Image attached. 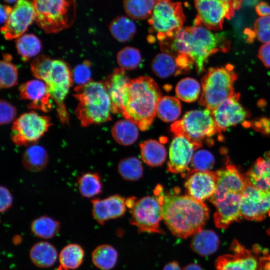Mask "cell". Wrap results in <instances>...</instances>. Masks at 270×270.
Returning a JSON list of instances; mask_svg holds the SVG:
<instances>
[{
  "instance_id": "6da1fadb",
  "label": "cell",
  "mask_w": 270,
  "mask_h": 270,
  "mask_svg": "<svg viewBox=\"0 0 270 270\" xmlns=\"http://www.w3.org/2000/svg\"><path fill=\"white\" fill-rule=\"evenodd\" d=\"M154 193L160 204L162 220L174 235L186 238L202 230L209 216L204 203L180 194L176 188L170 192L158 184Z\"/></svg>"
},
{
  "instance_id": "7a4b0ae2",
  "label": "cell",
  "mask_w": 270,
  "mask_h": 270,
  "mask_svg": "<svg viewBox=\"0 0 270 270\" xmlns=\"http://www.w3.org/2000/svg\"><path fill=\"white\" fill-rule=\"evenodd\" d=\"M159 42L162 52L190 57L198 74L204 71L210 56L218 52H226L230 48L224 34H214L198 26L184 27L173 36Z\"/></svg>"
},
{
  "instance_id": "3957f363",
  "label": "cell",
  "mask_w": 270,
  "mask_h": 270,
  "mask_svg": "<svg viewBox=\"0 0 270 270\" xmlns=\"http://www.w3.org/2000/svg\"><path fill=\"white\" fill-rule=\"evenodd\" d=\"M160 90L151 78L140 76L130 80L121 96L120 114L142 130L152 125L156 114Z\"/></svg>"
},
{
  "instance_id": "277c9868",
  "label": "cell",
  "mask_w": 270,
  "mask_h": 270,
  "mask_svg": "<svg viewBox=\"0 0 270 270\" xmlns=\"http://www.w3.org/2000/svg\"><path fill=\"white\" fill-rule=\"evenodd\" d=\"M32 74L47 85L56 104L58 116L63 126L69 125L70 116L64 102L74 80L68 64L46 55L36 57L30 64Z\"/></svg>"
},
{
  "instance_id": "5b68a950",
  "label": "cell",
  "mask_w": 270,
  "mask_h": 270,
  "mask_svg": "<svg viewBox=\"0 0 270 270\" xmlns=\"http://www.w3.org/2000/svg\"><path fill=\"white\" fill-rule=\"evenodd\" d=\"M74 92L78 102L75 114L81 126L100 124L112 119L111 100L104 82L92 81L76 86Z\"/></svg>"
},
{
  "instance_id": "8992f818",
  "label": "cell",
  "mask_w": 270,
  "mask_h": 270,
  "mask_svg": "<svg viewBox=\"0 0 270 270\" xmlns=\"http://www.w3.org/2000/svg\"><path fill=\"white\" fill-rule=\"evenodd\" d=\"M35 8V22L47 34L70 28L76 16L75 0H31Z\"/></svg>"
},
{
  "instance_id": "52a82bcc",
  "label": "cell",
  "mask_w": 270,
  "mask_h": 270,
  "mask_svg": "<svg viewBox=\"0 0 270 270\" xmlns=\"http://www.w3.org/2000/svg\"><path fill=\"white\" fill-rule=\"evenodd\" d=\"M237 78L232 64L210 68L202 79L200 104L212 112L214 110L236 93L234 84Z\"/></svg>"
},
{
  "instance_id": "ba28073f",
  "label": "cell",
  "mask_w": 270,
  "mask_h": 270,
  "mask_svg": "<svg viewBox=\"0 0 270 270\" xmlns=\"http://www.w3.org/2000/svg\"><path fill=\"white\" fill-rule=\"evenodd\" d=\"M170 130L174 136L186 138L198 148L204 141L213 142L211 138L216 134L222 138L212 112L208 108L187 112L172 124Z\"/></svg>"
},
{
  "instance_id": "9c48e42d",
  "label": "cell",
  "mask_w": 270,
  "mask_h": 270,
  "mask_svg": "<svg viewBox=\"0 0 270 270\" xmlns=\"http://www.w3.org/2000/svg\"><path fill=\"white\" fill-rule=\"evenodd\" d=\"M186 16L180 2L158 0L148 19L150 32L160 42L173 36L183 27Z\"/></svg>"
},
{
  "instance_id": "30bf717a",
  "label": "cell",
  "mask_w": 270,
  "mask_h": 270,
  "mask_svg": "<svg viewBox=\"0 0 270 270\" xmlns=\"http://www.w3.org/2000/svg\"><path fill=\"white\" fill-rule=\"evenodd\" d=\"M52 124L48 116L34 110L25 112L13 122L11 139L18 146H30L36 143L48 131Z\"/></svg>"
},
{
  "instance_id": "8fae6325",
  "label": "cell",
  "mask_w": 270,
  "mask_h": 270,
  "mask_svg": "<svg viewBox=\"0 0 270 270\" xmlns=\"http://www.w3.org/2000/svg\"><path fill=\"white\" fill-rule=\"evenodd\" d=\"M130 210V222L136 226L140 232L164 233L160 226L162 219V208L154 196L136 200Z\"/></svg>"
},
{
  "instance_id": "7c38bea8",
  "label": "cell",
  "mask_w": 270,
  "mask_h": 270,
  "mask_svg": "<svg viewBox=\"0 0 270 270\" xmlns=\"http://www.w3.org/2000/svg\"><path fill=\"white\" fill-rule=\"evenodd\" d=\"M194 2L197 12L194 26L221 30L224 20H230L234 14L235 10L230 4L219 0H194Z\"/></svg>"
},
{
  "instance_id": "4fadbf2b",
  "label": "cell",
  "mask_w": 270,
  "mask_h": 270,
  "mask_svg": "<svg viewBox=\"0 0 270 270\" xmlns=\"http://www.w3.org/2000/svg\"><path fill=\"white\" fill-rule=\"evenodd\" d=\"M242 194L232 192L216 193L209 199L216 211L214 222L218 228H226L234 222H240L242 216L240 211Z\"/></svg>"
},
{
  "instance_id": "5bb4252c",
  "label": "cell",
  "mask_w": 270,
  "mask_h": 270,
  "mask_svg": "<svg viewBox=\"0 0 270 270\" xmlns=\"http://www.w3.org/2000/svg\"><path fill=\"white\" fill-rule=\"evenodd\" d=\"M240 211L242 217L250 220L260 221L270 216V192L248 182L242 196Z\"/></svg>"
},
{
  "instance_id": "9a60e30c",
  "label": "cell",
  "mask_w": 270,
  "mask_h": 270,
  "mask_svg": "<svg viewBox=\"0 0 270 270\" xmlns=\"http://www.w3.org/2000/svg\"><path fill=\"white\" fill-rule=\"evenodd\" d=\"M34 4L30 0H18L6 22L0 30L8 40L18 38L26 31L36 20Z\"/></svg>"
},
{
  "instance_id": "2e32d148",
  "label": "cell",
  "mask_w": 270,
  "mask_h": 270,
  "mask_svg": "<svg viewBox=\"0 0 270 270\" xmlns=\"http://www.w3.org/2000/svg\"><path fill=\"white\" fill-rule=\"evenodd\" d=\"M240 96L236 92L221 102L214 110L212 115L219 132L244 122L250 114L239 102Z\"/></svg>"
},
{
  "instance_id": "e0dca14e",
  "label": "cell",
  "mask_w": 270,
  "mask_h": 270,
  "mask_svg": "<svg viewBox=\"0 0 270 270\" xmlns=\"http://www.w3.org/2000/svg\"><path fill=\"white\" fill-rule=\"evenodd\" d=\"M184 186L188 195L194 199L200 202L210 199L216 190V172L190 169L186 173Z\"/></svg>"
},
{
  "instance_id": "ac0fdd59",
  "label": "cell",
  "mask_w": 270,
  "mask_h": 270,
  "mask_svg": "<svg viewBox=\"0 0 270 270\" xmlns=\"http://www.w3.org/2000/svg\"><path fill=\"white\" fill-rule=\"evenodd\" d=\"M198 148L186 138L175 136L172 140L167 164L168 172L173 174L188 172L192 162L194 151Z\"/></svg>"
},
{
  "instance_id": "d6986e66",
  "label": "cell",
  "mask_w": 270,
  "mask_h": 270,
  "mask_svg": "<svg viewBox=\"0 0 270 270\" xmlns=\"http://www.w3.org/2000/svg\"><path fill=\"white\" fill-rule=\"evenodd\" d=\"M194 65L193 60L186 54L174 56L162 52L154 58L151 66L156 76L164 78L188 72Z\"/></svg>"
},
{
  "instance_id": "ffe728a7",
  "label": "cell",
  "mask_w": 270,
  "mask_h": 270,
  "mask_svg": "<svg viewBox=\"0 0 270 270\" xmlns=\"http://www.w3.org/2000/svg\"><path fill=\"white\" fill-rule=\"evenodd\" d=\"M18 90L20 99L30 102L27 105L28 108L40 110L44 112L52 110L53 100L44 81L38 79L28 80L22 84Z\"/></svg>"
},
{
  "instance_id": "44dd1931",
  "label": "cell",
  "mask_w": 270,
  "mask_h": 270,
  "mask_svg": "<svg viewBox=\"0 0 270 270\" xmlns=\"http://www.w3.org/2000/svg\"><path fill=\"white\" fill-rule=\"evenodd\" d=\"M232 248L234 254H224L216 261V270H257L258 262L256 258L240 245L234 241Z\"/></svg>"
},
{
  "instance_id": "7402d4cb",
  "label": "cell",
  "mask_w": 270,
  "mask_h": 270,
  "mask_svg": "<svg viewBox=\"0 0 270 270\" xmlns=\"http://www.w3.org/2000/svg\"><path fill=\"white\" fill-rule=\"evenodd\" d=\"M126 198L118 194L104 199L92 200V212L94 219L103 225L107 220L122 216L126 210Z\"/></svg>"
},
{
  "instance_id": "603a6c76",
  "label": "cell",
  "mask_w": 270,
  "mask_h": 270,
  "mask_svg": "<svg viewBox=\"0 0 270 270\" xmlns=\"http://www.w3.org/2000/svg\"><path fill=\"white\" fill-rule=\"evenodd\" d=\"M216 188L215 192H232L242 194L248 184L245 174H242L232 164L216 172Z\"/></svg>"
},
{
  "instance_id": "cb8c5ba5",
  "label": "cell",
  "mask_w": 270,
  "mask_h": 270,
  "mask_svg": "<svg viewBox=\"0 0 270 270\" xmlns=\"http://www.w3.org/2000/svg\"><path fill=\"white\" fill-rule=\"evenodd\" d=\"M245 176L248 183L270 192V150L258 158Z\"/></svg>"
},
{
  "instance_id": "d4e9b609",
  "label": "cell",
  "mask_w": 270,
  "mask_h": 270,
  "mask_svg": "<svg viewBox=\"0 0 270 270\" xmlns=\"http://www.w3.org/2000/svg\"><path fill=\"white\" fill-rule=\"evenodd\" d=\"M130 80L125 70L121 68H116L104 81L111 100L112 114H120L122 92L125 85Z\"/></svg>"
},
{
  "instance_id": "484cf974",
  "label": "cell",
  "mask_w": 270,
  "mask_h": 270,
  "mask_svg": "<svg viewBox=\"0 0 270 270\" xmlns=\"http://www.w3.org/2000/svg\"><path fill=\"white\" fill-rule=\"evenodd\" d=\"M48 156L42 146L34 144L28 146L22 156V163L24 168L31 172L42 170L48 162Z\"/></svg>"
},
{
  "instance_id": "4316f807",
  "label": "cell",
  "mask_w": 270,
  "mask_h": 270,
  "mask_svg": "<svg viewBox=\"0 0 270 270\" xmlns=\"http://www.w3.org/2000/svg\"><path fill=\"white\" fill-rule=\"evenodd\" d=\"M218 244V238L214 232L202 230L194 235L190 247L196 254L207 256L214 253Z\"/></svg>"
},
{
  "instance_id": "83f0119b",
  "label": "cell",
  "mask_w": 270,
  "mask_h": 270,
  "mask_svg": "<svg viewBox=\"0 0 270 270\" xmlns=\"http://www.w3.org/2000/svg\"><path fill=\"white\" fill-rule=\"evenodd\" d=\"M143 161L149 166H160L166 160V151L164 146L154 140H148L140 144Z\"/></svg>"
},
{
  "instance_id": "f1b7e54d",
  "label": "cell",
  "mask_w": 270,
  "mask_h": 270,
  "mask_svg": "<svg viewBox=\"0 0 270 270\" xmlns=\"http://www.w3.org/2000/svg\"><path fill=\"white\" fill-rule=\"evenodd\" d=\"M32 262L37 266L48 268L54 264L57 257L54 246L46 242H40L34 244L30 251Z\"/></svg>"
},
{
  "instance_id": "f546056e",
  "label": "cell",
  "mask_w": 270,
  "mask_h": 270,
  "mask_svg": "<svg viewBox=\"0 0 270 270\" xmlns=\"http://www.w3.org/2000/svg\"><path fill=\"white\" fill-rule=\"evenodd\" d=\"M114 139L122 146L133 144L138 139V132L137 126L128 120H122L116 122L112 129Z\"/></svg>"
},
{
  "instance_id": "4dcf8cb0",
  "label": "cell",
  "mask_w": 270,
  "mask_h": 270,
  "mask_svg": "<svg viewBox=\"0 0 270 270\" xmlns=\"http://www.w3.org/2000/svg\"><path fill=\"white\" fill-rule=\"evenodd\" d=\"M80 194L86 198H92L100 194L102 190V184L100 174L96 172H86L77 178Z\"/></svg>"
},
{
  "instance_id": "1f68e13d",
  "label": "cell",
  "mask_w": 270,
  "mask_h": 270,
  "mask_svg": "<svg viewBox=\"0 0 270 270\" xmlns=\"http://www.w3.org/2000/svg\"><path fill=\"white\" fill-rule=\"evenodd\" d=\"M112 36L120 42H126L132 39L136 32L135 23L125 16H119L114 19L109 25Z\"/></svg>"
},
{
  "instance_id": "d6a6232c",
  "label": "cell",
  "mask_w": 270,
  "mask_h": 270,
  "mask_svg": "<svg viewBox=\"0 0 270 270\" xmlns=\"http://www.w3.org/2000/svg\"><path fill=\"white\" fill-rule=\"evenodd\" d=\"M92 260L94 264L98 268L110 270L116 264L118 252L114 247L109 244H101L93 250Z\"/></svg>"
},
{
  "instance_id": "836d02e7",
  "label": "cell",
  "mask_w": 270,
  "mask_h": 270,
  "mask_svg": "<svg viewBox=\"0 0 270 270\" xmlns=\"http://www.w3.org/2000/svg\"><path fill=\"white\" fill-rule=\"evenodd\" d=\"M16 46L22 59L27 62L40 52L42 42L34 34H26L16 38Z\"/></svg>"
},
{
  "instance_id": "e575fe53",
  "label": "cell",
  "mask_w": 270,
  "mask_h": 270,
  "mask_svg": "<svg viewBox=\"0 0 270 270\" xmlns=\"http://www.w3.org/2000/svg\"><path fill=\"white\" fill-rule=\"evenodd\" d=\"M158 0H124V8L131 18L144 20L150 18Z\"/></svg>"
},
{
  "instance_id": "d590c367",
  "label": "cell",
  "mask_w": 270,
  "mask_h": 270,
  "mask_svg": "<svg viewBox=\"0 0 270 270\" xmlns=\"http://www.w3.org/2000/svg\"><path fill=\"white\" fill-rule=\"evenodd\" d=\"M181 111V104L177 98L164 96L162 97L158 102L156 114L162 121L169 122L178 119Z\"/></svg>"
},
{
  "instance_id": "8d00e7d4",
  "label": "cell",
  "mask_w": 270,
  "mask_h": 270,
  "mask_svg": "<svg viewBox=\"0 0 270 270\" xmlns=\"http://www.w3.org/2000/svg\"><path fill=\"white\" fill-rule=\"evenodd\" d=\"M60 228L59 222L48 216L34 219L30 225L32 232L36 236L44 239L53 238L59 231Z\"/></svg>"
},
{
  "instance_id": "74e56055",
  "label": "cell",
  "mask_w": 270,
  "mask_h": 270,
  "mask_svg": "<svg viewBox=\"0 0 270 270\" xmlns=\"http://www.w3.org/2000/svg\"><path fill=\"white\" fill-rule=\"evenodd\" d=\"M84 251L80 245L70 244L65 246L59 255L60 266L66 269H76L82 262Z\"/></svg>"
},
{
  "instance_id": "f35d334b",
  "label": "cell",
  "mask_w": 270,
  "mask_h": 270,
  "mask_svg": "<svg viewBox=\"0 0 270 270\" xmlns=\"http://www.w3.org/2000/svg\"><path fill=\"white\" fill-rule=\"evenodd\" d=\"M201 90L198 81L192 78H186L178 82L175 92L177 96L182 100L192 102L198 98Z\"/></svg>"
},
{
  "instance_id": "ab89813d",
  "label": "cell",
  "mask_w": 270,
  "mask_h": 270,
  "mask_svg": "<svg viewBox=\"0 0 270 270\" xmlns=\"http://www.w3.org/2000/svg\"><path fill=\"white\" fill-rule=\"evenodd\" d=\"M3 60L0 64V86L2 88H12L18 84V69L11 60L10 54H2Z\"/></svg>"
},
{
  "instance_id": "60d3db41",
  "label": "cell",
  "mask_w": 270,
  "mask_h": 270,
  "mask_svg": "<svg viewBox=\"0 0 270 270\" xmlns=\"http://www.w3.org/2000/svg\"><path fill=\"white\" fill-rule=\"evenodd\" d=\"M118 169L120 176L127 180L136 181L143 174V168L140 160L134 157L122 159L119 162Z\"/></svg>"
},
{
  "instance_id": "b9f144b4",
  "label": "cell",
  "mask_w": 270,
  "mask_h": 270,
  "mask_svg": "<svg viewBox=\"0 0 270 270\" xmlns=\"http://www.w3.org/2000/svg\"><path fill=\"white\" fill-rule=\"evenodd\" d=\"M116 60L121 68L124 70H133L140 66L142 56L137 48L126 46L118 52Z\"/></svg>"
},
{
  "instance_id": "7bdbcfd3",
  "label": "cell",
  "mask_w": 270,
  "mask_h": 270,
  "mask_svg": "<svg viewBox=\"0 0 270 270\" xmlns=\"http://www.w3.org/2000/svg\"><path fill=\"white\" fill-rule=\"evenodd\" d=\"M214 164V158L207 150L197 151L193 156L191 165L193 170L199 171H210Z\"/></svg>"
},
{
  "instance_id": "ee69618b",
  "label": "cell",
  "mask_w": 270,
  "mask_h": 270,
  "mask_svg": "<svg viewBox=\"0 0 270 270\" xmlns=\"http://www.w3.org/2000/svg\"><path fill=\"white\" fill-rule=\"evenodd\" d=\"M255 37L262 42H270V16L258 18L254 24Z\"/></svg>"
},
{
  "instance_id": "f6af8a7d",
  "label": "cell",
  "mask_w": 270,
  "mask_h": 270,
  "mask_svg": "<svg viewBox=\"0 0 270 270\" xmlns=\"http://www.w3.org/2000/svg\"><path fill=\"white\" fill-rule=\"evenodd\" d=\"M90 62L86 60L77 65L72 72L74 82L77 86L86 84L92 82V71Z\"/></svg>"
},
{
  "instance_id": "bcb514c9",
  "label": "cell",
  "mask_w": 270,
  "mask_h": 270,
  "mask_svg": "<svg viewBox=\"0 0 270 270\" xmlns=\"http://www.w3.org/2000/svg\"><path fill=\"white\" fill-rule=\"evenodd\" d=\"M16 114V109L9 102L1 100L0 102V123L6 124L14 120Z\"/></svg>"
},
{
  "instance_id": "7dc6e473",
  "label": "cell",
  "mask_w": 270,
  "mask_h": 270,
  "mask_svg": "<svg viewBox=\"0 0 270 270\" xmlns=\"http://www.w3.org/2000/svg\"><path fill=\"white\" fill-rule=\"evenodd\" d=\"M0 211L4 212L12 206L13 198L10 190L3 186L0 188Z\"/></svg>"
},
{
  "instance_id": "c3c4849f",
  "label": "cell",
  "mask_w": 270,
  "mask_h": 270,
  "mask_svg": "<svg viewBox=\"0 0 270 270\" xmlns=\"http://www.w3.org/2000/svg\"><path fill=\"white\" fill-rule=\"evenodd\" d=\"M258 57L266 66L270 68V42L261 46L258 52Z\"/></svg>"
},
{
  "instance_id": "681fc988",
  "label": "cell",
  "mask_w": 270,
  "mask_h": 270,
  "mask_svg": "<svg viewBox=\"0 0 270 270\" xmlns=\"http://www.w3.org/2000/svg\"><path fill=\"white\" fill-rule=\"evenodd\" d=\"M252 126L264 134H270V118H262L252 123Z\"/></svg>"
},
{
  "instance_id": "f907efd6",
  "label": "cell",
  "mask_w": 270,
  "mask_h": 270,
  "mask_svg": "<svg viewBox=\"0 0 270 270\" xmlns=\"http://www.w3.org/2000/svg\"><path fill=\"white\" fill-rule=\"evenodd\" d=\"M256 14L260 17L270 16V5L266 2H260L255 8Z\"/></svg>"
},
{
  "instance_id": "816d5d0a",
  "label": "cell",
  "mask_w": 270,
  "mask_h": 270,
  "mask_svg": "<svg viewBox=\"0 0 270 270\" xmlns=\"http://www.w3.org/2000/svg\"><path fill=\"white\" fill-rule=\"evenodd\" d=\"M12 8L6 4L0 6V23L4 25L8 21L12 12ZM2 25V26H3Z\"/></svg>"
},
{
  "instance_id": "f5cc1de1",
  "label": "cell",
  "mask_w": 270,
  "mask_h": 270,
  "mask_svg": "<svg viewBox=\"0 0 270 270\" xmlns=\"http://www.w3.org/2000/svg\"><path fill=\"white\" fill-rule=\"evenodd\" d=\"M258 269L259 270H270V255L266 254L260 258Z\"/></svg>"
},
{
  "instance_id": "db71d44e",
  "label": "cell",
  "mask_w": 270,
  "mask_h": 270,
  "mask_svg": "<svg viewBox=\"0 0 270 270\" xmlns=\"http://www.w3.org/2000/svg\"><path fill=\"white\" fill-rule=\"evenodd\" d=\"M230 4L235 10H238L244 0H219Z\"/></svg>"
},
{
  "instance_id": "11a10c76",
  "label": "cell",
  "mask_w": 270,
  "mask_h": 270,
  "mask_svg": "<svg viewBox=\"0 0 270 270\" xmlns=\"http://www.w3.org/2000/svg\"><path fill=\"white\" fill-rule=\"evenodd\" d=\"M163 270H182L181 269L178 263L176 261H172L166 264Z\"/></svg>"
},
{
  "instance_id": "9f6ffc18",
  "label": "cell",
  "mask_w": 270,
  "mask_h": 270,
  "mask_svg": "<svg viewBox=\"0 0 270 270\" xmlns=\"http://www.w3.org/2000/svg\"><path fill=\"white\" fill-rule=\"evenodd\" d=\"M182 270H204L202 268L196 263L190 264L184 266Z\"/></svg>"
},
{
  "instance_id": "6f0895ef",
  "label": "cell",
  "mask_w": 270,
  "mask_h": 270,
  "mask_svg": "<svg viewBox=\"0 0 270 270\" xmlns=\"http://www.w3.org/2000/svg\"><path fill=\"white\" fill-rule=\"evenodd\" d=\"M68 270V269H66L64 268L63 266H58L56 270Z\"/></svg>"
},
{
  "instance_id": "680465c9",
  "label": "cell",
  "mask_w": 270,
  "mask_h": 270,
  "mask_svg": "<svg viewBox=\"0 0 270 270\" xmlns=\"http://www.w3.org/2000/svg\"><path fill=\"white\" fill-rule=\"evenodd\" d=\"M4 0L8 3H13L15 2L18 1V0Z\"/></svg>"
}]
</instances>
